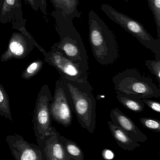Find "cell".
Instances as JSON below:
<instances>
[{"instance_id": "6da1fadb", "label": "cell", "mask_w": 160, "mask_h": 160, "mask_svg": "<svg viewBox=\"0 0 160 160\" xmlns=\"http://www.w3.org/2000/svg\"><path fill=\"white\" fill-rule=\"evenodd\" d=\"M56 22V31L60 40L52 46L82 69L89 70L88 57L82 37L69 19L60 10L55 9L51 13Z\"/></svg>"}, {"instance_id": "7a4b0ae2", "label": "cell", "mask_w": 160, "mask_h": 160, "mask_svg": "<svg viewBox=\"0 0 160 160\" xmlns=\"http://www.w3.org/2000/svg\"><path fill=\"white\" fill-rule=\"evenodd\" d=\"M64 83L72 109L81 127L93 134L96 126V101L88 80L78 82L60 78Z\"/></svg>"}, {"instance_id": "3957f363", "label": "cell", "mask_w": 160, "mask_h": 160, "mask_svg": "<svg viewBox=\"0 0 160 160\" xmlns=\"http://www.w3.org/2000/svg\"><path fill=\"white\" fill-rule=\"evenodd\" d=\"M89 40L93 57L100 64H113L119 57L115 34L93 10L88 13Z\"/></svg>"}, {"instance_id": "277c9868", "label": "cell", "mask_w": 160, "mask_h": 160, "mask_svg": "<svg viewBox=\"0 0 160 160\" xmlns=\"http://www.w3.org/2000/svg\"><path fill=\"white\" fill-rule=\"evenodd\" d=\"M112 80L115 90L127 96L138 99L160 97V89L157 85L137 69H126L114 76Z\"/></svg>"}, {"instance_id": "5b68a950", "label": "cell", "mask_w": 160, "mask_h": 160, "mask_svg": "<svg viewBox=\"0 0 160 160\" xmlns=\"http://www.w3.org/2000/svg\"><path fill=\"white\" fill-rule=\"evenodd\" d=\"M101 9L110 20L119 25L155 54V60H160V39L152 37L139 21L119 12L109 4H102Z\"/></svg>"}, {"instance_id": "8992f818", "label": "cell", "mask_w": 160, "mask_h": 160, "mask_svg": "<svg viewBox=\"0 0 160 160\" xmlns=\"http://www.w3.org/2000/svg\"><path fill=\"white\" fill-rule=\"evenodd\" d=\"M53 100L48 85H43L38 93L33 114V130L37 143L57 131L51 125L49 111L50 103Z\"/></svg>"}, {"instance_id": "52a82bcc", "label": "cell", "mask_w": 160, "mask_h": 160, "mask_svg": "<svg viewBox=\"0 0 160 160\" xmlns=\"http://www.w3.org/2000/svg\"><path fill=\"white\" fill-rule=\"evenodd\" d=\"M46 62L54 67L60 77L78 82H85L88 80V71L64 56L55 48L51 47L50 51L44 50L42 52Z\"/></svg>"}, {"instance_id": "ba28073f", "label": "cell", "mask_w": 160, "mask_h": 160, "mask_svg": "<svg viewBox=\"0 0 160 160\" xmlns=\"http://www.w3.org/2000/svg\"><path fill=\"white\" fill-rule=\"evenodd\" d=\"M72 105L64 83L59 78L56 82L53 100L49 111L52 118L63 127H68L72 121Z\"/></svg>"}, {"instance_id": "9c48e42d", "label": "cell", "mask_w": 160, "mask_h": 160, "mask_svg": "<svg viewBox=\"0 0 160 160\" xmlns=\"http://www.w3.org/2000/svg\"><path fill=\"white\" fill-rule=\"evenodd\" d=\"M37 48L40 52L43 48L35 41L21 32H13L11 35L6 51L1 55L0 60L6 62L12 59H23Z\"/></svg>"}, {"instance_id": "30bf717a", "label": "cell", "mask_w": 160, "mask_h": 160, "mask_svg": "<svg viewBox=\"0 0 160 160\" xmlns=\"http://www.w3.org/2000/svg\"><path fill=\"white\" fill-rule=\"evenodd\" d=\"M11 153L16 160H46L39 145L29 143L23 137L15 133L6 137Z\"/></svg>"}, {"instance_id": "8fae6325", "label": "cell", "mask_w": 160, "mask_h": 160, "mask_svg": "<svg viewBox=\"0 0 160 160\" xmlns=\"http://www.w3.org/2000/svg\"><path fill=\"white\" fill-rule=\"evenodd\" d=\"M60 135L57 130L38 142L46 160H70L60 139Z\"/></svg>"}, {"instance_id": "7c38bea8", "label": "cell", "mask_w": 160, "mask_h": 160, "mask_svg": "<svg viewBox=\"0 0 160 160\" xmlns=\"http://www.w3.org/2000/svg\"><path fill=\"white\" fill-rule=\"evenodd\" d=\"M110 117L113 124L118 126L136 141L144 143L148 140L147 135L139 130L131 118L118 108L111 110Z\"/></svg>"}, {"instance_id": "4fadbf2b", "label": "cell", "mask_w": 160, "mask_h": 160, "mask_svg": "<svg viewBox=\"0 0 160 160\" xmlns=\"http://www.w3.org/2000/svg\"><path fill=\"white\" fill-rule=\"evenodd\" d=\"M22 0H3L0 9V22L3 24L13 23L24 19Z\"/></svg>"}, {"instance_id": "5bb4252c", "label": "cell", "mask_w": 160, "mask_h": 160, "mask_svg": "<svg viewBox=\"0 0 160 160\" xmlns=\"http://www.w3.org/2000/svg\"><path fill=\"white\" fill-rule=\"evenodd\" d=\"M110 132L118 146L125 150L133 151L140 147V144L127 134L118 126L113 124L111 121L108 122Z\"/></svg>"}, {"instance_id": "9a60e30c", "label": "cell", "mask_w": 160, "mask_h": 160, "mask_svg": "<svg viewBox=\"0 0 160 160\" xmlns=\"http://www.w3.org/2000/svg\"><path fill=\"white\" fill-rule=\"evenodd\" d=\"M47 3L46 0H43ZM55 9L59 10L69 19L80 18L81 13L78 11L79 0H49Z\"/></svg>"}, {"instance_id": "2e32d148", "label": "cell", "mask_w": 160, "mask_h": 160, "mask_svg": "<svg viewBox=\"0 0 160 160\" xmlns=\"http://www.w3.org/2000/svg\"><path fill=\"white\" fill-rule=\"evenodd\" d=\"M116 93L118 101L125 108L135 113H141L144 111L145 105L142 99L133 98L118 91H116Z\"/></svg>"}, {"instance_id": "e0dca14e", "label": "cell", "mask_w": 160, "mask_h": 160, "mask_svg": "<svg viewBox=\"0 0 160 160\" xmlns=\"http://www.w3.org/2000/svg\"><path fill=\"white\" fill-rule=\"evenodd\" d=\"M60 139L70 160H84V152L75 142L61 135Z\"/></svg>"}, {"instance_id": "ac0fdd59", "label": "cell", "mask_w": 160, "mask_h": 160, "mask_svg": "<svg viewBox=\"0 0 160 160\" xmlns=\"http://www.w3.org/2000/svg\"><path fill=\"white\" fill-rule=\"evenodd\" d=\"M0 116L11 121H12L9 95L1 84H0Z\"/></svg>"}, {"instance_id": "d6986e66", "label": "cell", "mask_w": 160, "mask_h": 160, "mask_svg": "<svg viewBox=\"0 0 160 160\" xmlns=\"http://www.w3.org/2000/svg\"><path fill=\"white\" fill-rule=\"evenodd\" d=\"M44 65V62L39 59L32 62L23 71L21 77L26 80H29L36 75L41 71Z\"/></svg>"}, {"instance_id": "ffe728a7", "label": "cell", "mask_w": 160, "mask_h": 160, "mask_svg": "<svg viewBox=\"0 0 160 160\" xmlns=\"http://www.w3.org/2000/svg\"><path fill=\"white\" fill-rule=\"evenodd\" d=\"M156 25L158 38L160 39V0H147Z\"/></svg>"}, {"instance_id": "44dd1931", "label": "cell", "mask_w": 160, "mask_h": 160, "mask_svg": "<svg viewBox=\"0 0 160 160\" xmlns=\"http://www.w3.org/2000/svg\"><path fill=\"white\" fill-rule=\"evenodd\" d=\"M139 121L145 128L155 132L160 133V121L151 118H140Z\"/></svg>"}, {"instance_id": "7402d4cb", "label": "cell", "mask_w": 160, "mask_h": 160, "mask_svg": "<svg viewBox=\"0 0 160 160\" xmlns=\"http://www.w3.org/2000/svg\"><path fill=\"white\" fill-rule=\"evenodd\" d=\"M150 72L156 78L157 81L160 83V60H148L145 62Z\"/></svg>"}, {"instance_id": "603a6c76", "label": "cell", "mask_w": 160, "mask_h": 160, "mask_svg": "<svg viewBox=\"0 0 160 160\" xmlns=\"http://www.w3.org/2000/svg\"><path fill=\"white\" fill-rule=\"evenodd\" d=\"M25 1L35 12H38L40 9L44 14L46 13L47 3L43 0H25Z\"/></svg>"}, {"instance_id": "cb8c5ba5", "label": "cell", "mask_w": 160, "mask_h": 160, "mask_svg": "<svg viewBox=\"0 0 160 160\" xmlns=\"http://www.w3.org/2000/svg\"><path fill=\"white\" fill-rule=\"evenodd\" d=\"M142 100L145 105H146L152 110L157 113H160V103L159 102L149 100V99H143Z\"/></svg>"}, {"instance_id": "d4e9b609", "label": "cell", "mask_w": 160, "mask_h": 160, "mask_svg": "<svg viewBox=\"0 0 160 160\" xmlns=\"http://www.w3.org/2000/svg\"><path fill=\"white\" fill-rule=\"evenodd\" d=\"M102 156L105 159H111L114 157V153L109 150H105L103 152Z\"/></svg>"}, {"instance_id": "484cf974", "label": "cell", "mask_w": 160, "mask_h": 160, "mask_svg": "<svg viewBox=\"0 0 160 160\" xmlns=\"http://www.w3.org/2000/svg\"><path fill=\"white\" fill-rule=\"evenodd\" d=\"M2 2H3V1H2V0H0V9H1V8Z\"/></svg>"}, {"instance_id": "4316f807", "label": "cell", "mask_w": 160, "mask_h": 160, "mask_svg": "<svg viewBox=\"0 0 160 160\" xmlns=\"http://www.w3.org/2000/svg\"><path fill=\"white\" fill-rule=\"evenodd\" d=\"M123 1H124L125 2H128V0H123Z\"/></svg>"}, {"instance_id": "83f0119b", "label": "cell", "mask_w": 160, "mask_h": 160, "mask_svg": "<svg viewBox=\"0 0 160 160\" xmlns=\"http://www.w3.org/2000/svg\"><path fill=\"white\" fill-rule=\"evenodd\" d=\"M2 1H3V0H2Z\"/></svg>"}]
</instances>
